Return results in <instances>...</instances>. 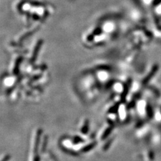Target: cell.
<instances>
[{"label": "cell", "instance_id": "1", "mask_svg": "<svg viewBox=\"0 0 161 161\" xmlns=\"http://www.w3.org/2000/svg\"><path fill=\"white\" fill-rule=\"evenodd\" d=\"M9 156L8 154H5L4 156H3L2 158V161H8L9 160Z\"/></svg>", "mask_w": 161, "mask_h": 161}]
</instances>
